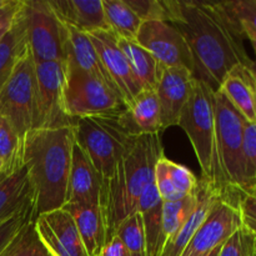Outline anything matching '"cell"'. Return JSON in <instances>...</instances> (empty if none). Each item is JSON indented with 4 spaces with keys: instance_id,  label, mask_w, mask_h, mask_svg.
<instances>
[{
    "instance_id": "2",
    "label": "cell",
    "mask_w": 256,
    "mask_h": 256,
    "mask_svg": "<svg viewBox=\"0 0 256 256\" xmlns=\"http://www.w3.org/2000/svg\"><path fill=\"white\" fill-rule=\"evenodd\" d=\"M74 145V126L34 129L25 135L22 162L34 188V220L66 202Z\"/></svg>"
},
{
    "instance_id": "1",
    "label": "cell",
    "mask_w": 256,
    "mask_h": 256,
    "mask_svg": "<svg viewBox=\"0 0 256 256\" xmlns=\"http://www.w3.org/2000/svg\"><path fill=\"white\" fill-rule=\"evenodd\" d=\"M184 36L195 64V78L214 92L238 65L252 64L242 28L222 2L169 0V22Z\"/></svg>"
},
{
    "instance_id": "6",
    "label": "cell",
    "mask_w": 256,
    "mask_h": 256,
    "mask_svg": "<svg viewBox=\"0 0 256 256\" xmlns=\"http://www.w3.org/2000/svg\"><path fill=\"white\" fill-rule=\"evenodd\" d=\"M216 152L222 185L228 194L246 192L244 162V126L246 120L222 90L214 92Z\"/></svg>"
},
{
    "instance_id": "17",
    "label": "cell",
    "mask_w": 256,
    "mask_h": 256,
    "mask_svg": "<svg viewBox=\"0 0 256 256\" xmlns=\"http://www.w3.org/2000/svg\"><path fill=\"white\" fill-rule=\"evenodd\" d=\"M50 5L65 25L90 34L109 30L102 9V0H49Z\"/></svg>"
},
{
    "instance_id": "15",
    "label": "cell",
    "mask_w": 256,
    "mask_h": 256,
    "mask_svg": "<svg viewBox=\"0 0 256 256\" xmlns=\"http://www.w3.org/2000/svg\"><path fill=\"white\" fill-rule=\"evenodd\" d=\"M195 75L185 68L160 66L156 94L162 112V132L179 124L195 85Z\"/></svg>"
},
{
    "instance_id": "27",
    "label": "cell",
    "mask_w": 256,
    "mask_h": 256,
    "mask_svg": "<svg viewBox=\"0 0 256 256\" xmlns=\"http://www.w3.org/2000/svg\"><path fill=\"white\" fill-rule=\"evenodd\" d=\"M26 46L24 29L18 12L14 24L0 42V92L9 80L18 60Z\"/></svg>"
},
{
    "instance_id": "33",
    "label": "cell",
    "mask_w": 256,
    "mask_h": 256,
    "mask_svg": "<svg viewBox=\"0 0 256 256\" xmlns=\"http://www.w3.org/2000/svg\"><path fill=\"white\" fill-rule=\"evenodd\" d=\"M222 4L236 20L245 38L256 39V0H234Z\"/></svg>"
},
{
    "instance_id": "48",
    "label": "cell",
    "mask_w": 256,
    "mask_h": 256,
    "mask_svg": "<svg viewBox=\"0 0 256 256\" xmlns=\"http://www.w3.org/2000/svg\"><path fill=\"white\" fill-rule=\"evenodd\" d=\"M2 160H0V170H2Z\"/></svg>"
},
{
    "instance_id": "44",
    "label": "cell",
    "mask_w": 256,
    "mask_h": 256,
    "mask_svg": "<svg viewBox=\"0 0 256 256\" xmlns=\"http://www.w3.org/2000/svg\"><path fill=\"white\" fill-rule=\"evenodd\" d=\"M250 256H256V240H254V244H252V254H250Z\"/></svg>"
},
{
    "instance_id": "29",
    "label": "cell",
    "mask_w": 256,
    "mask_h": 256,
    "mask_svg": "<svg viewBox=\"0 0 256 256\" xmlns=\"http://www.w3.org/2000/svg\"><path fill=\"white\" fill-rule=\"evenodd\" d=\"M22 142L14 128L4 118L0 116V172H12L24 165L22 162Z\"/></svg>"
},
{
    "instance_id": "20",
    "label": "cell",
    "mask_w": 256,
    "mask_h": 256,
    "mask_svg": "<svg viewBox=\"0 0 256 256\" xmlns=\"http://www.w3.org/2000/svg\"><path fill=\"white\" fill-rule=\"evenodd\" d=\"M222 194L220 190H218L214 185L199 180V194H198V205L190 218L188 219L186 224L182 226V229L172 238V240L166 242L162 248V252L159 256H180L189 244L190 239L192 238L194 232H196L198 228L202 225L205 218L210 212V210L214 208V205L219 202Z\"/></svg>"
},
{
    "instance_id": "24",
    "label": "cell",
    "mask_w": 256,
    "mask_h": 256,
    "mask_svg": "<svg viewBox=\"0 0 256 256\" xmlns=\"http://www.w3.org/2000/svg\"><path fill=\"white\" fill-rule=\"evenodd\" d=\"M162 204L155 182H152L140 195L136 209L144 226L146 256H159L162 252Z\"/></svg>"
},
{
    "instance_id": "28",
    "label": "cell",
    "mask_w": 256,
    "mask_h": 256,
    "mask_svg": "<svg viewBox=\"0 0 256 256\" xmlns=\"http://www.w3.org/2000/svg\"><path fill=\"white\" fill-rule=\"evenodd\" d=\"M198 194L186 196L178 202H168L162 204V250L164 245L172 240L186 224L188 219L198 205Z\"/></svg>"
},
{
    "instance_id": "23",
    "label": "cell",
    "mask_w": 256,
    "mask_h": 256,
    "mask_svg": "<svg viewBox=\"0 0 256 256\" xmlns=\"http://www.w3.org/2000/svg\"><path fill=\"white\" fill-rule=\"evenodd\" d=\"M124 119L134 135L162 132V112L156 90H142L124 110Z\"/></svg>"
},
{
    "instance_id": "26",
    "label": "cell",
    "mask_w": 256,
    "mask_h": 256,
    "mask_svg": "<svg viewBox=\"0 0 256 256\" xmlns=\"http://www.w3.org/2000/svg\"><path fill=\"white\" fill-rule=\"evenodd\" d=\"M106 26L118 39L136 42L142 22L125 0H102Z\"/></svg>"
},
{
    "instance_id": "19",
    "label": "cell",
    "mask_w": 256,
    "mask_h": 256,
    "mask_svg": "<svg viewBox=\"0 0 256 256\" xmlns=\"http://www.w3.org/2000/svg\"><path fill=\"white\" fill-rule=\"evenodd\" d=\"M219 89L248 122L256 124V82L248 65L235 66Z\"/></svg>"
},
{
    "instance_id": "13",
    "label": "cell",
    "mask_w": 256,
    "mask_h": 256,
    "mask_svg": "<svg viewBox=\"0 0 256 256\" xmlns=\"http://www.w3.org/2000/svg\"><path fill=\"white\" fill-rule=\"evenodd\" d=\"M40 242L52 256H89L72 215L62 208L34 220Z\"/></svg>"
},
{
    "instance_id": "7",
    "label": "cell",
    "mask_w": 256,
    "mask_h": 256,
    "mask_svg": "<svg viewBox=\"0 0 256 256\" xmlns=\"http://www.w3.org/2000/svg\"><path fill=\"white\" fill-rule=\"evenodd\" d=\"M19 19L35 64L66 62L69 30L58 16L49 0H22Z\"/></svg>"
},
{
    "instance_id": "40",
    "label": "cell",
    "mask_w": 256,
    "mask_h": 256,
    "mask_svg": "<svg viewBox=\"0 0 256 256\" xmlns=\"http://www.w3.org/2000/svg\"><path fill=\"white\" fill-rule=\"evenodd\" d=\"M98 256H132L126 248L122 245L119 238L114 236L110 240H108L106 244L102 249V252L98 254Z\"/></svg>"
},
{
    "instance_id": "32",
    "label": "cell",
    "mask_w": 256,
    "mask_h": 256,
    "mask_svg": "<svg viewBox=\"0 0 256 256\" xmlns=\"http://www.w3.org/2000/svg\"><path fill=\"white\" fill-rule=\"evenodd\" d=\"M156 164L164 170L166 176L169 178L170 182H172V185L176 188V190L182 196L186 198L198 194V192H199V180L196 179L194 172L189 168L174 162L172 160L168 159L165 155H162L158 160Z\"/></svg>"
},
{
    "instance_id": "45",
    "label": "cell",
    "mask_w": 256,
    "mask_h": 256,
    "mask_svg": "<svg viewBox=\"0 0 256 256\" xmlns=\"http://www.w3.org/2000/svg\"><path fill=\"white\" fill-rule=\"evenodd\" d=\"M8 30H9V29H8ZM8 30H2V32H0V42H2V39L4 38V35L8 32Z\"/></svg>"
},
{
    "instance_id": "30",
    "label": "cell",
    "mask_w": 256,
    "mask_h": 256,
    "mask_svg": "<svg viewBox=\"0 0 256 256\" xmlns=\"http://www.w3.org/2000/svg\"><path fill=\"white\" fill-rule=\"evenodd\" d=\"M34 222V204L25 206L6 222L0 224V256H6L24 230Z\"/></svg>"
},
{
    "instance_id": "47",
    "label": "cell",
    "mask_w": 256,
    "mask_h": 256,
    "mask_svg": "<svg viewBox=\"0 0 256 256\" xmlns=\"http://www.w3.org/2000/svg\"><path fill=\"white\" fill-rule=\"evenodd\" d=\"M8 2H9V0H0V8H2V6H4V5L6 4Z\"/></svg>"
},
{
    "instance_id": "5",
    "label": "cell",
    "mask_w": 256,
    "mask_h": 256,
    "mask_svg": "<svg viewBox=\"0 0 256 256\" xmlns=\"http://www.w3.org/2000/svg\"><path fill=\"white\" fill-rule=\"evenodd\" d=\"M178 126L189 138L202 169V180L214 185L222 194L224 189L216 152L214 90L202 80H195L192 94L185 105Z\"/></svg>"
},
{
    "instance_id": "43",
    "label": "cell",
    "mask_w": 256,
    "mask_h": 256,
    "mask_svg": "<svg viewBox=\"0 0 256 256\" xmlns=\"http://www.w3.org/2000/svg\"><path fill=\"white\" fill-rule=\"evenodd\" d=\"M250 42V44H252V49H254V52H255V55H256V39H248ZM256 62V60H255Z\"/></svg>"
},
{
    "instance_id": "41",
    "label": "cell",
    "mask_w": 256,
    "mask_h": 256,
    "mask_svg": "<svg viewBox=\"0 0 256 256\" xmlns=\"http://www.w3.org/2000/svg\"><path fill=\"white\" fill-rule=\"evenodd\" d=\"M249 68H250V70H252V75H254V79H255V82H256V62H255V60H252V64L249 65Z\"/></svg>"
},
{
    "instance_id": "46",
    "label": "cell",
    "mask_w": 256,
    "mask_h": 256,
    "mask_svg": "<svg viewBox=\"0 0 256 256\" xmlns=\"http://www.w3.org/2000/svg\"><path fill=\"white\" fill-rule=\"evenodd\" d=\"M249 194H252V195H254V196H256V185H255L254 188H252V190H250V192H249Z\"/></svg>"
},
{
    "instance_id": "37",
    "label": "cell",
    "mask_w": 256,
    "mask_h": 256,
    "mask_svg": "<svg viewBox=\"0 0 256 256\" xmlns=\"http://www.w3.org/2000/svg\"><path fill=\"white\" fill-rule=\"evenodd\" d=\"M252 244L254 239L242 226L222 245L218 256H250Z\"/></svg>"
},
{
    "instance_id": "8",
    "label": "cell",
    "mask_w": 256,
    "mask_h": 256,
    "mask_svg": "<svg viewBox=\"0 0 256 256\" xmlns=\"http://www.w3.org/2000/svg\"><path fill=\"white\" fill-rule=\"evenodd\" d=\"M0 116L12 124L22 139H24L28 132L36 129V70L28 46L0 92Z\"/></svg>"
},
{
    "instance_id": "31",
    "label": "cell",
    "mask_w": 256,
    "mask_h": 256,
    "mask_svg": "<svg viewBox=\"0 0 256 256\" xmlns=\"http://www.w3.org/2000/svg\"><path fill=\"white\" fill-rule=\"evenodd\" d=\"M115 236L119 238L132 256H146L145 252V234L142 220L139 212H134L118 228Z\"/></svg>"
},
{
    "instance_id": "18",
    "label": "cell",
    "mask_w": 256,
    "mask_h": 256,
    "mask_svg": "<svg viewBox=\"0 0 256 256\" xmlns=\"http://www.w3.org/2000/svg\"><path fill=\"white\" fill-rule=\"evenodd\" d=\"M30 204L35 205L34 188L26 166L12 172H0V224Z\"/></svg>"
},
{
    "instance_id": "39",
    "label": "cell",
    "mask_w": 256,
    "mask_h": 256,
    "mask_svg": "<svg viewBox=\"0 0 256 256\" xmlns=\"http://www.w3.org/2000/svg\"><path fill=\"white\" fill-rule=\"evenodd\" d=\"M22 2V0H9L4 6L0 8V32L12 28L16 19Z\"/></svg>"
},
{
    "instance_id": "14",
    "label": "cell",
    "mask_w": 256,
    "mask_h": 256,
    "mask_svg": "<svg viewBox=\"0 0 256 256\" xmlns=\"http://www.w3.org/2000/svg\"><path fill=\"white\" fill-rule=\"evenodd\" d=\"M89 35L112 85L126 109L135 96L144 89L134 76L126 56L118 45V38L110 30H98L90 32Z\"/></svg>"
},
{
    "instance_id": "36",
    "label": "cell",
    "mask_w": 256,
    "mask_h": 256,
    "mask_svg": "<svg viewBox=\"0 0 256 256\" xmlns=\"http://www.w3.org/2000/svg\"><path fill=\"white\" fill-rule=\"evenodd\" d=\"M6 256H52L40 242L34 222L24 230Z\"/></svg>"
},
{
    "instance_id": "9",
    "label": "cell",
    "mask_w": 256,
    "mask_h": 256,
    "mask_svg": "<svg viewBox=\"0 0 256 256\" xmlns=\"http://www.w3.org/2000/svg\"><path fill=\"white\" fill-rule=\"evenodd\" d=\"M65 108L72 119L100 116L122 112L125 105L119 95L106 82L66 65Z\"/></svg>"
},
{
    "instance_id": "16",
    "label": "cell",
    "mask_w": 256,
    "mask_h": 256,
    "mask_svg": "<svg viewBox=\"0 0 256 256\" xmlns=\"http://www.w3.org/2000/svg\"><path fill=\"white\" fill-rule=\"evenodd\" d=\"M102 199V185L94 165L89 156L74 145L68 182L66 202L65 204L99 205Z\"/></svg>"
},
{
    "instance_id": "34",
    "label": "cell",
    "mask_w": 256,
    "mask_h": 256,
    "mask_svg": "<svg viewBox=\"0 0 256 256\" xmlns=\"http://www.w3.org/2000/svg\"><path fill=\"white\" fill-rule=\"evenodd\" d=\"M144 22H169V0H125Z\"/></svg>"
},
{
    "instance_id": "3",
    "label": "cell",
    "mask_w": 256,
    "mask_h": 256,
    "mask_svg": "<svg viewBox=\"0 0 256 256\" xmlns=\"http://www.w3.org/2000/svg\"><path fill=\"white\" fill-rule=\"evenodd\" d=\"M164 155L159 134L135 138L118 162L114 174L102 188L100 208L106 225L108 240L119 225L136 212L140 195L154 182L155 165Z\"/></svg>"
},
{
    "instance_id": "38",
    "label": "cell",
    "mask_w": 256,
    "mask_h": 256,
    "mask_svg": "<svg viewBox=\"0 0 256 256\" xmlns=\"http://www.w3.org/2000/svg\"><path fill=\"white\" fill-rule=\"evenodd\" d=\"M239 210L242 226L256 240V196L249 192H242L239 198Z\"/></svg>"
},
{
    "instance_id": "25",
    "label": "cell",
    "mask_w": 256,
    "mask_h": 256,
    "mask_svg": "<svg viewBox=\"0 0 256 256\" xmlns=\"http://www.w3.org/2000/svg\"><path fill=\"white\" fill-rule=\"evenodd\" d=\"M118 45L126 56L132 72L144 90H155L160 65L148 50L138 42L118 39Z\"/></svg>"
},
{
    "instance_id": "21",
    "label": "cell",
    "mask_w": 256,
    "mask_h": 256,
    "mask_svg": "<svg viewBox=\"0 0 256 256\" xmlns=\"http://www.w3.org/2000/svg\"><path fill=\"white\" fill-rule=\"evenodd\" d=\"M65 210L74 219L82 242L89 256H98L108 242L104 214L99 205L65 204Z\"/></svg>"
},
{
    "instance_id": "4",
    "label": "cell",
    "mask_w": 256,
    "mask_h": 256,
    "mask_svg": "<svg viewBox=\"0 0 256 256\" xmlns=\"http://www.w3.org/2000/svg\"><path fill=\"white\" fill-rule=\"evenodd\" d=\"M74 130L75 144L89 156L102 188L136 135L128 128L124 112L76 119Z\"/></svg>"
},
{
    "instance_id": "35",
    "label": "cell",
    "mask_w": 256,
    "mask_h": 256,
    "mask_svg": "<svg viewBox=\"0 0 256 256\" xmlns=\"http://www.w3.org/2000/svg\"><path fill=\"white\" fill-rule=\"evenodd\" d=\"M244 162L248 192L256 185V124L245 122L244 126Z\"/></svg>"
},
{
    "instance_id": "10",
    "label": "cell",
    "mask_w": 256,
    "mask_h": 256,
    "mask_svg": "<svg viewBox=\"0 0 256 256\" xmlns=\"http://www.w3.org/2000/svg\"><path fill=\"white\" fill-rule=\"evenodd\" d=\"M38 82L36 129H58L74 126L75 120L65 108L66 64L45 62L35 64Z\"/></svg>"
},
{
    "instance_id": "22",
    "label": "cell",
    "mask_w": 256,
    "mask_h": 256,
    "mask_svg": "<svg viewBox=\"0 0 256 256\" xmlns=\"http://www.w3.org/2000/svg\"><path fill=\"white\" fill-rule=\"evenodd\" d=\"M68 30H69V38H68L66 62L65 64L98 78L102 82H106L109 86H112L116 92L104 65H102V59L98 54L96 48H95L90 35L70 26H68Z\"/></svg>"
},
{
    "instance_id": "11",
    "label": "cell",
    "mask_w": 256,
    "mask_h": 256,
    "mask_svg": "<svg viewBox=\"0 0 256 256\" xmlns=\"http://www.w3.org/2000/svg\"><path fill=\"white\" fill-rule=\"evenodd\" d=\"M242 192L222 195L190 239L180 256H202L222 246L242 228L239 198Z\"/></svg>"
},
{
    "instance_id": "12",
    "label": "cell",
    "mask_w": 256,
    "mask_h": 256,
    "mask_svg": "<svg viewBox=\"0 0 256 256\" xmlns=\"http://www.w3.org/2000/svg\"><path fill=\"white\" fill-rule=\"evenodd\" d=\"M162 68H185L195 75L192 52L182 32L166 22H144L136 42Z\"/></svg>"
},
{
    "instance_id": "42",
    "label": "cell",
    "mask_w": 256,
    "mask_h": 256,
    "mask_svg": "<svg viewBox=\"0 0 256 256\" xmlns=\"http://www.w3.org/2000/svg\"><path fill=\"white\" fill-rule=\"evenodd\" d=\"M220 248H222V246L216 248V249H214V250H212V252H210L209 254H206V255H202V256H218V255H219Z\"/></svg>"
}]
</instances>
